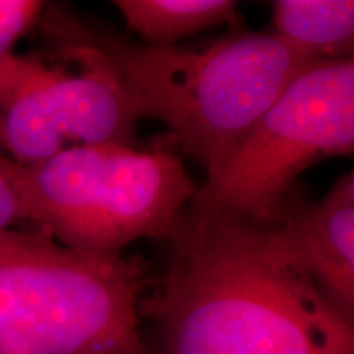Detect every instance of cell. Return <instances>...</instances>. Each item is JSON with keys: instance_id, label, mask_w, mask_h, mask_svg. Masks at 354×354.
<instances>
[{"instance_id": "6da1fadb", "label": "cell", "mask_w": 354, "mask_h": 354, "mask_svg": "<svg viewBox=\"0 0 354 354\" xmlns=\"http://www.w3.org/2000/svg\"><path fill=\"white\" fill-rule=\"evenodd\" d=\"M279 218H180L169 269L141 315L153 354H354V325L323 297Z\"/></svg>"}, {"instance_id": "7a4b0ae2", "label": "cell", "mask_w": 354, "mask_h": 354, "mask_svg": "<svg viewBox=\"0 0 354 354\" xmlns=\"http://www.w3.org/2000/svg\"><path fill=\"white\" fill-rule=\"evenodd\" d=\"M141 118H156L214 176L284 88L322 59L274 33L234 32L205 46L100 39Z\"/></svg>"}, {"instance_id": "3957f363", "label": "cell", "mask_w": 354, "mask_h": 354, "mask_svg": "<svg viewBox=\"0 0 354 354\" xmlns=\"http://www.w3.org/2000/svg\"><path fill=\"white\" fill-rule=\"evenodd\" d=\"M140 259L100 258L39 232H0V354H153Z\"/></svg>"}, {"instance_id": "277c9868", "label": "cell", "mask_w": 354, "mask_h": 354, "mask_svg": "<svg viewBox=\"0 0 354 354\" xmlns=\"http://www.w3.org/2000/svg\"><path fill=\"white\" fill-rule=\"evenodd\" d=\"M25 221L71 250L118 258L140 238L171 240L196 185L179 154L91 145L17 166Z\"/></svg>"}, {"instance_id": "5b68a950", "label": "cell", "mask_w": 354, "mask_h": 354, "mask_svg": "<svg viewBox=\"0 0 354 354\" xmlns=\"http://www.w3.org/2000/svg\"><path fill=\"white\" fill-rule=\"evenodd\" d=\"M354 149V61H320L284 88L207 183L196 189L183 220L282 218L297 198L305 169Z\"/></svg>"}, {"instance_id": "8992f818", "label": "cell", "mask_w": 354, "mask_h": 354, "mask_svg": "<svg viewBox=\"0 0 354 354\" xmlns=\"http://www.w3.org/2000/svg\"><path fill=\"white\" fill-rule=\"evenodd\" d=\"M39 21L57 55L79 71L43 63L0 105V149L19 165H35L76 146L135 148L141 117L95 32L56 7L44 8Z\"/></svg>"}, {"instance_id": "52a82bcc", "label": "cell", "mask_w": 354, "mask_h": 354, "mask_svg": "<svg viewBox=\"0 0 354 354\" xmlns=\"http://www.w3.org/2000/svg\"><path fill=\"white\" fill-rule=\"evenodd\" d=\"M287 245L323 297L354 318V174L339 177L322 201L297 196L281 220Z\"/></svg>"}, {"instance_id": "ba28073f", "label": "cell", "mask_w": 354, "mask_h": 354, "mask_svg": "<svg viewBox=\"0 0 354 354\" xmlns=\"http://www.w3.org/2000/svg\"><path fill=\"white\" fill-rule=\"evenodd\" d=\"M274 35L322 61L353 57L351 0H277L272 3Z\"/></svg>"}, {"instance_id": "9c48e42d", "label": "cell", "mask_w": 354, "mask_h": 354, "mask_svg": "<svg viewBox=\"0 0 354 354\" xmlns=\"http://www.w3.org/2000/svg\"><path fill=\"white\" fill-rule=\"evenodd\" d=\"M128 28L153 46H172L214 26L238 24L233 0H115Z\"/></svg>"}, {"instance_id": "30bf717a", "label": "cell", "mask_w": 354, "mask_h": 354, "mask_svg": "<svg viewBox=\"0 0 354 354\" xmlns=\"http://www.w3.org/2000/svg\"><path fill=\"white\" fill-rule=\"evenodd\" d=\"M44 8L39 0H0V57L12 55L13 44L33 30Z\"/></svg>"}, {"instance_id": "8fae6325", "label": "cell", "mask_w": 354, "mask_h": 354, "mask_svg": "<svg viewBox=\"0 0 354 354\" xmlns=\"http://www.w3.org/2000/svg\"><path fill=\"white\" fill-rule=\"evenodd\" d=\"M17 166L19 162L0 149V232L10 230L19 221H25L24 203L15 180Z\"/></svg>"}]
</instances>
